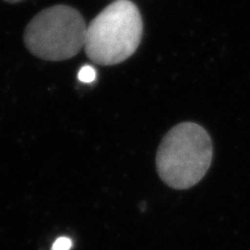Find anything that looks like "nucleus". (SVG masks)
Instances as JSON below:
<instances>
[{
  "label": "nucleus",
  "mask_w": 250,
  "mask_h": 250,
  "mask_svg": "<svg viewBox=\"0 0 250 250\" xmlns=\"http://www.w3.org/2000/svg\"><path fill=\"white\" fill-rule=\"evenodd\" d=\"M213 156L210 134L192 122L177 124L162 139L156 152V171L168 187L189 189L208 173Z\"/></svg>",
  "instance_id": "nucleus-1"
},
{
  "label": "nucleus",
  "mask_w": 250,
  "mask_h": 250,
  "mask_svg": "<svg viewBox=\"0 0 250 250\" xmlns=\"http://www.w3.org/2000/svg\"><path fill=\"white\" fill-rule=\"evenodd\" d=\"M144 23L139 8L131 0H115L87 26L85 51L103 66L129 59L142 42Z\"/></svg>",
  "instance_id": "nucleus-2"
},
{
  "label": "nucleus",
  "mask_w": 250,
  "mask_h": 250,
  "mask_svg": "<svg viewBox=\"0 0 250 250\" xmlns=\"http://www.w3.org/2000/svg\"><path fill=\"white\" fill-rule=\"evenodd\" d=\"M87 26L78 9L55 5L41 11L27 24L23 34L26 48L37 58L62 62L85 48Z\"/></svg>",
  "instance_id": "nucleus-3"
},
{
  "label": "nucleus",
  "mask_w": 250,
  "mask_h": 250,
  "mask_svg": "<svg viewBox=\"0 0 250 250\" xmlns=\"http://www.w3.org/2000/svg\"><path fill=\"white\" fill-rule=\"evenodd\" d=\"M78 78L81 83H92L95 79V70L92 66H83L80 68L79 74H78Z\"/></svg>",
  "instance_id": "nucleus-4"
},
{
  "label": "nucleus",
  "mask_w": 250,
  "mask_h": 250,
  "mask_svg": "<svg viewBox=\"0 0 250 250\" xmlns=\"http://www.w3.org/2000/svg\"><path fill=\"white\" fill-rule=\"evenodd\" d=\"M72 248V241L68 237H59L52 245L51 250H70Z\"/></svg>",
  "instance_id": "nucleus-5"
},
{
  "label": "nucleus",
  "mask_w": 250,
  "mask_h": 250,
  "mask_svg": "<svg viewBox=\"0 0 250 250\" xmlns=\"http://www.w3.org/2000/svg\"><path fill=\"white\" fill-rule=\"evenodd\" d=\"M6 2H9V4H17V2H21L23 0H4Z\"/></svg>",
  "instance_id": "nucleus-6"
}]
</instances>
